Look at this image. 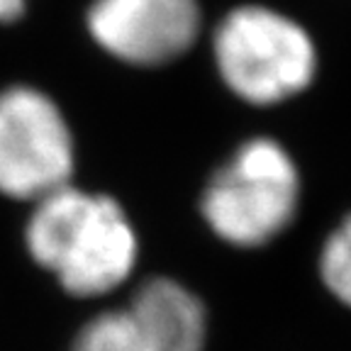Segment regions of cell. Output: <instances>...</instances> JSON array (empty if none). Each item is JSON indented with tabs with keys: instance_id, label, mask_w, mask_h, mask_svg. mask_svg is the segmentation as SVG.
I'll return each instance as SVG.
<instances>
[{
	"instance_id": "6da1fadb",
	"label": "cell",
	"mask_w": 351,
	"mask_h": 351,
	"mask_svg": "<svg viewBox=\"0 0 351 351\" xmlns=\"http://www.w3.org/2000/svg\"><path fill=\"white\" fill-rule=\"evenodd\" d=\"M27 249L78 298L110 293L137 261V237L120 205L71 186L37 200L27 222Z\"/></svg>"
},
{
	"instance_id": "7a4b0ae2",
	"label": "cell",
	"mask_w": 351,
	"mask_h": 351,
	"mask_svg": "<svg viewBox=\"0 0 351 351\" xmlns=\"http://www.w3.org/2000/svg\"><path fill=\"white\" fill-rule=\"evenodd\" d=\"M215 56L227 86L249 103L269 105L313 81V42L295 22L266 8H239L215 37Z\"/></svg>"
},
{
	"instance_id": "3957f363",
	"label": "cell",
	"mask_w": 351,
	"mask_h": 351,
	"mask_svg": "<svg viewBox=\"0 0 351 351\" xmlns=\"http://www.w3.org/2000/svg\"><path fill=\"white\" fill-rule=\"evenodd\" d=\"M295 203L298 173L288 154L271 139H254L213 178L203 215L222 239L256 247L291 222Z\"/></svg>"
},
{
	"instance_id": "277c9868",
	"label": "cell",
	"mask_w": 351,
	"mask_h": 351,
	"mask_svg": "<svg viewBox=\"0 0 351 351\" xmlns=\"http://www.w3.org/2000/svg\"><path fill=\"white\" fill-rule=\"evenodd\" d=\"M71 173L73 139L59 108L34 88L0 93V193L42 200Z\"/></svg>"
},
{
	"instance_id": "5b68a950",
	"label": "cell",
	"mask_w": 351,
	"mask_h": 351,
	"mask_svg": "<svg viewBox=\"0 0 351 351\" xmlns=\"http://www.w3.org/2000/svg\"><path fill=\"white\" fill-rule=\"evenodd\" d=\"M205 313L173 280L144 283L125 310L98 315L78 332L73 351H203Z\"/></svg>"
},
{
	"instance_id": "8992f818",
	"label": "cell",
	"mask_w": 351,
	"mask_h": 351,
	"mask_svg": "<svg viewBox=\"0 0 351 351\" xmlns=\"http://www.w3.org/2000/svg\"><path fill=\"white\" fill-rule=\"evenodd\" d=\"M88 27L117 59L159 66L195 42L200 10L195 0H95Z\"/></svg>"
},
{
	"instance_id": "52a82bcc",
	"label": "cell",
	"mask_w": 351,
	"mask_h": 351,
	"mask_svg": "<svg viewBox=\"0 0 351 351\" xmlns=\"http://www.w3.org/2000/svg\"><path fill=\"white\" fill-rule=\"evenodd\" d=\"M322 276L329 291L351 305V217L329 237L322 252Z\"/></svg>"
},
{
	"instance_id": "ba28073f",
	"label": "cell",
	"mask_w": 351,
	"mask_h": 351,
	"mask_svg": "<svg viewBox=\"0 0 351 351\" xmlns=\"http://www.w3.org/2000/svg\"><path fill=\"white\" fill-rule=\"evenodd\" d=\"M25 3L27 0H0V20L10 22L25 12Z\"/></svg>"
}]
</instances>
